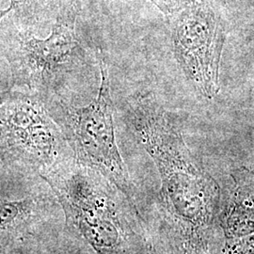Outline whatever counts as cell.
<instances>
[{
    "mask_svg": "<svg viewBox=\"0 0 254 254\" xmlns=\"http://www.w3.org/2000/svg\"><path fill=\"white\" fill-rule=\"evenodd\" d=\"M37 0H10L9 9L10 10L14 9H20L22 7H27V5H31L35 3Z\"/></svg>",
    "mask_w": 254,
    "mask_h": 254,
    "instance_id": "obj_11",
    "label": "cell"
},
{
    "mask_svg": "<svg viewBox=\"0 0 254 254\" xmlns=\"http://www.w3.org/2000/svg\"><path fill=\"white\" fill-rule=\"evenodd\" d=\"M8 93H9V91H0V108L3 105V103H4V101L6 99Z\"/></svg>",
    "mask_w": 254,
    "mask_h": 254,
    "instance_id": "obj_13",
    "label": "cell"
},
{
    "mask_svg": "<svg viewBox=\"0 0 254 254\" xmlns=\"http://www.w3.org/2000/svg\"><path fill=\"white\" fill-rule=\"evenodd\" d=\"M129 123L160 175L157 207L172 254H212L220 187L196 163L180 131L158 104L138 97Z\"/></svg>",
    "mask_w": 254,
    "mask_h": 254,
    "instance_id": "obj_1",
    "label": "cell"
},
{
    "mask_svg": "<svg viewBox=\"0 0 254 254\" xmlns=\"http://www.w3.org/2000/svg\"><path fill=\"white\" fill-rule=\"evenodd\" d=\"M29 200H0V241L14 233L30 215Z\"/></svg>",
    "mask_w": 254,
    "mask_h": 254,
    "instance_id": "obj_8",
    "label": "cell"
},
{
    "mask_svg": "<svg viewBox=\"0 0 254 254\" xmlns=\"http://www.w3.org/2000/svg\"><path fill=\"white\" fill-rule=\"evenodd\" d=\"M40 175L57 196L68 225L97 254H128L129 234L104 176L73 157L58 159Z\"/></svg>",
    "mask_w": 254,
    "mask_h": 254,
    "instance_id": "obj_2",
    "label": "cell"
},
{
    "mask_svg": "<svg viewBox=\"0 0 254 254\" xmlns=\"http://www.w3.org/2000/svg\"><path fill=\"white\" fill-rule=\"evenodd\" d=\"M231 178L227 190L220 191L217 218L225 239L254 234V172L240 167Z\"/></svg>",
    "mask_w": 254,
    "mask_h": 254,
    "instance_id": "obj_7",
    "label": "cell"
},
{
    "mask_svg": "<svg viewBox=\"0 0 254 254\" xmlns=\"http://www.w3.org/2000/svg\"><path fill=\"white\" fill-rule=\"evenodd\" d=\"M64 135L41 100L9 91L0 108V152L42 173L60 159Z\"/></svg>",
    "mask_w": 254,
    "mask_h": 254,
    "instance_id": "obj_4",
    "label": "cell"
},
{
    "mask_svg": "<svg viewBox=\"0 0 254 254\" xmlns=\"http://www.w3.org/2000/svg\"><path fill=\"white\" fill-rule=\"evenodd\" d=\"M72 11L59 17L46 39L20 33L11 42L7 58L15 84L48 89L81 62L84 51L75 32V14Z\"/></svg>",
    "mask_w": 254,
    "mask_h": 254,
    "instance_id": "obj_6",
    "label": "cell"
},
{
    "mask_svg": "<svg viewBox=\"0 0 254 254\" xmlns=\"http://www.w3.org/2000/svg\"><path fill=\"white\" fill-rule=\"evenodd\" d=\"M173 25L175 58L187 78L207 99L219 91V64L224 46V29L212 9L191 4Z\"/></svg>",
    "mask_w": 254,
    "mask_h": 254,
    "instance_id": "obj_5",
    "label": "cell"
},
{
    "mask_svg": "<svg viewBox=\"0 0 254 254\" xmlns=\"http://www.w3.org/2000/svg\"><path fill=\"white\" fill-rule=\"evenodd\" d=\"M218 254H254V234L225 239Z\"/></svg>",
    "mask_w": 254,
    "mask_h": 254,
    "instance_id": "obj_9",
    "label": "cell"
},
{
    "mask_svg": "<svg viewBox=\"0 0 254 254\" xmlns=\"http://www.w3.org/2000/svg\"><path fill=\"white\" fill-rule=\"evenodd\" d=\"M97 59L101 73L97 97L84 107L61 105L56 123L72 148L73 158L104 176L140 216L136 188L117 144L109 69L100 50Z\"/></svg>",
    "mask_w": 254,
    "mask_h": 254,
    "instance_id": "obj_3",
    "label": "cell"
},
{
    "mask_svg": "<svg viewBox=\"0 0 254 254\" xmlns=\"http://www.w3.org/2000/svg\"><path fill=\"white\" fill-rule=\"evenodd\" d=\"M149 254H166L163 251L158 250L156 247L154 246H151L150 247V251H149Z\"/></svg>",
    "mask_w": 254,
    "mask_h": 254,
    "instance_id": "obj_12",
    "label": "cell"
},
{
    "mask_svg": "<svg viewBox=\"0 0 254 254\" xmlns=\"http://www.w3.org/2000/svg\"><path fill=\"white\" fill-rule=\"evenodd\" d=\"M167 15H176L183 9L193 4L194 0H151Z\"/></svg>",
    "mask_w": 254,
    "mask_h": 254,
    "instance_id": "obj_10",
    "label": "cell"
}]
</instances>
